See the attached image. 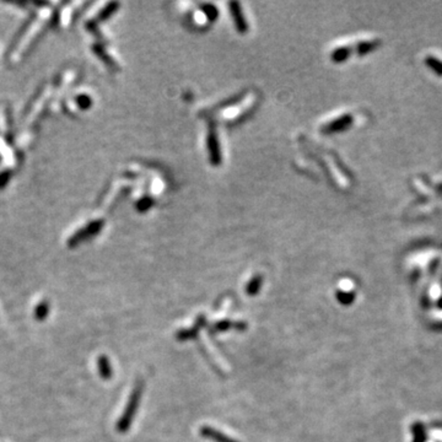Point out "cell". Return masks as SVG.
Listing matches in <instances>:
<instances>
[{
    "label": "cell",
    "mask_w": 442,
    "mask_h": 442,
    "mask_svg": "<svg viewBox=\"0 0 442 442\" xmlns=\"http://www.w3.org/2000/svg\"><path fill=\"white\" fill-rule=\"evenodd\" d=\"M118 7H119V4H117V3H110L108 7H106V8L103 9V11L100 14L98 19H100V20H106L107 17H109L110 15H112L113 13H115L116 10H117Z\"/></svg>",
    "instance_id": "11"
},
{
    "label": "cell",
    "mask_w": 442,
    "mask_h": 442,
    "mask_svg": "<svg viewBox=\"0 0 442 442\" xmlns=\"http://www.w3.org/2000/svg\"><path fill=\"white\" fill-rule=\"evenodd\" d=\"M204 11L209 20H214L217 16V9H215L213 5H205Z\"/></svg>",
    "instance_id": "15"
},
{
    "label": "cell",
    "mask_w": 442,
    "mask_h": 442,
    "mask_svg": "<svg viewBox=\"0 0 442 442\" xmlns=\"http://www.w3.org/2000/svg\"><path fill=\"white\" fill-rule=\"evenodd\" d=\"M350 123H351L350 116H345V117L336 119V121L330 122L329 124H327V126L323 128V132L325 133L339 132V130L347 129V127L350 126Z\"/></svg>",
    "instance_id": "7"
},
{
    "label": "cell",
    "mask_w": 442,
    "mask_h": 442,
    "mask_svg": "<svg viewBox=\"0 0 442 442\" xmlns=\"http://www.w3.org/2000/svg\"><path fill=\"white\" fill-rule=\"evenodd\" d=\"M141 394H142V383L139 382L138 385L134 387V389H133L129 399H128V404H127L126 409H124L123 414H122V417L119 418V420L117 423V430L119 432H121V434H124V432H126L127 430L129 429L130 425H132L133 419H134L135 413L139 408V403H140Z\"/></svg>",
    "instance_id": "1"
},
{
    "label": "cell",
    "mask_w": 442,
    "mask_h": 442,
    "mask_svg": "<svg viewBox=\"0 0 442 442\" xmlns=\"http://www.w3.org/2000/svg\"><path fill=\"white\" fill-rule=\"evenodd\" d=\"M200 434H202V436H204V437L209 438V440L214 442H238L236 440H234V438L229 437V436L224 435L223 432L219 431V430H215L213 427H209V426H203L202 429H200Z\"/></svg>",
    "instance_id": "5"
},
{
    "label": "cell",
    "mask_w": 442,
    "mask_h": 442,
    "mask_svg": "<svg viewBox=\"0 0 442 442\" xmlns=\"http://www.w3.org/2000/svg\"><path fill=\"white\" fill-rule=\"evenodd\" d=\"M348 55H349V51L347 48H340L332 54V58H333L334 62H343V60L347 59Z\"/></svg>",
    "instance_id": "13"
},
{
    "label": "cell",
    "mask_w": 442,
    "mask_h": 442,
    "mask_svg": "<svg viewBox=\"0 0 442 442\" xmlns=\"http://www.w3.org/2000/svg\"><path fill=\"white\" fill-rule=\"evenodd\" d=\"M97 369L101 379L109 380L113 376V369L109 359L106 355H101L97 359Z\"/></svg>",
    "instance_id": "6"
},
{
    "label": "cell",
    "mask_w": 442,
    "mask_h": 442,
    "mask_svg": "<svg viewBox=\"0 0 442 442\" xmlns=\"http://www.w3.org/2000/svg\"><path fill=\"white\" fill-rule=\"evenodd\" d=\"M49 311H51V305H49V302L46 300L41 301L40 304L34 307V311H33L34 319L40 322L45 321L49 315Z\"/></svg>",
    "instance_id": "8"
},
{
    "label": "cell",
    "mask_w": 442,
    "mask_h": 442,
    "mask_svg": "<svg viewBox=\"0 0 442 442\" xmlns=\"http://www.w3.org/2000/svg\"><path fill=\"white\" fill-rule=\"evenodd\" d=\"M230 9H231V15L234 17L235 26H236L237 31L240 33H246L248 30V26H247L246 20L243 19L242 10H241L240 4L238 3H230Z\"/></svg>",
    "instance_id": "4"
},
{
    "label": "cell",
    "mask_w": 442,
    "mask_h": 442,
    "mask_svg": "<svg viewBox=\"0 0 442 442\" xmlns=\"http://www.w3.org/2000/svg\"><path fill=\"white\" fill-rule=\"evenodd\" d=\"M413 435H414V441L413 442H425L426 435H425V429L421 425L420 423L414 424L412 427Z\"/></svg>",
    "instance_id": "10"
},
{
    "label": "cell",
    "mask_w": 442,
    "mask_h": 442,
    "mask_svg": "<svg viewBox=\"0 0 442 442\" xmlns=\"http://www.w3.org/2000/svg\"><path fill=\"white\" fill-rule=\"evenodd\" d=\"M231 327H232L231 322L224 321V322H220V323H217L216 325H215V330H216V332H224V330L230 329V328H231Z\"/></svg>",
    "instance_id": "19"
},
{
    "label": "cell",
    "mask_w": 442,
    "mask_h": 442,
    "mask_svg": "<svg viewBox=\"0 0 442 442\" xmlns=\"http://www.w3.org/2000/svg\"><path fill=\"white\" fill-rule=\"evenodd\" d=\"M150 205H151V200L149 198H142L140 202L138 203V209L140 211H144L146 210V209H149Z\"/></svg>",
    "instance_id": "18"
},
{
    "label": "cell",
    "mask_w": 442,
    "mask_h": 442,
    "mask_svg": "<svg viewBox=\"0 0 442 442\" xmlns=\"http://www.w3.org/2000/svg\"><path fill=\"white\" fill-rule=\"evenodd\" d=\"M77 103L81 109H87L90 106H91L92 101H91V97H90V96L80 95L77 97Z\"/></svg>",
    "instance_id": "12"
},
{
    "label": "cell",
    "mask_w": 442,
    "mask_h": 442,
    "mask_svg": "<svg viewBox=\"0 0 442 442\" xmlns=\"http://www.w3.org/2000/svg\"><path fill=\"white\" fill-rule=\"evenodd\" d=\"M102 226H103L102 220H97V221H94V223L89 224V225L85 226L84 229L75 232V234L70 237V240H68V247H70V248L77 247L79 243L84 242V241L87 240V238L92 237L94 235L97 234V232L102 229Z\"/></svg>",
    "instance_id": "2"
},
{
    "label": "cell",
    "mask_w": 442,
    "mask_h": 442,
    "mask_svg": "<svg viewBox=\"0 0 442 442\" xmlns=\"http://www.w3.org/2000/svg\"><path fill=\"white\" fill-rule=\"evenodd\" d=\"M427 63L431 65L432 69H435L436 71L442 74V63L437 62V60H436V58H429V59H427Z\"/></svg>",
    "instance_id": "17"
},
{
    "label": "cell",
    "mask_w": 442,
    "mask_h": 442,
    "mask_svg": "<svg viewBox=\"0 0 442 442\" xmlns=\"http://www.w3.org/2000/svg\"><path fill=\"white\" fill-rule=\"evenodd\" d=\"M10 176H11V173L9 172V171H5V172L0 173V190H2V188H4L5 186L8 185V182L10 181Z\"/></svg>",
    "instance_id": "16"
},
{
    "label": "cell",
    "mask_w": 442,
    "mask_h": 442,
    "mask_svg": "<svg viewBox=\"0 0 442 442\" xmlns=\"http://www.w3.org/2000/svg\"><path fill=\"white\" fill-rule=\"evenodd\" d=\"M337 299H338L339 302H342V304L349 305L350 302H353L354 299H355V295H353V293L338 291V293H337Z\"/></svg>",
    "instance_id": "14"
},
{
    "label": "cell",
    "mask_w": 442,
    "mask_h": 442,
    "mask_svg": "<svg viewBox=\"0 0 442 442\" xmlns=\"http://www.w3.org/2000/svg\"><path fill=\"white\" fill-rule=\"evenodd\" d=\"M208 146H209V155H210L211 162H213L214 165H219L221 161V153H220L219 141H217V135H216V132H215L214 127H210V129H209Z\"/></svg>",
    "instance_id": "3"
},
{
    "label": "cell",
    "mask_w": 442,
    "mask_h": 442,
    "mask_svg": "<svg viewBox=\"0 0 442 442\" xmlns=\"http://www.w3.org/2000/svg\"><path fill=\"white\" fill-rule=\"evenodd\" d=\"M262 280H263V279H262V276L257 275V276H254V278H253L251 281H249L248 285H247V287H246V291L249 296L257 295L258 291H260L261 287H262Z\"/></svg>",
    "instance_id": "9"
}]
</instances>
